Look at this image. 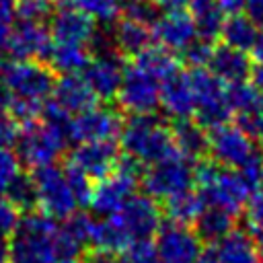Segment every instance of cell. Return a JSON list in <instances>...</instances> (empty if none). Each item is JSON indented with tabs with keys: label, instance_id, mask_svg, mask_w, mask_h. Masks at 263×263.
Listing matches in <instances>:
<instances>
[{
	"label": "cell",
	"instance_id": "13",
	"mask_svg": "<svg viewBox=\"0 0 263 263\" xmlns=\"http://www.w3.org/2000/svg\"><path fill=\"white\" fill-rule=\"evenodd\" d=\"M97 23L84 14L72 0H58L55 8L49 16V33L55 43H74V45H90Z\"/></svg>",
	"mask_w": 263,
	"mask_h": 263
},
{
	"label": "cell",
	"instance_id": "25",
	"mask_svg": "<svg viewBox=\"0 0 263 263\" xmlns=\"http://www.w3.org/2000/svg\"><path fill=\"white\" fill-rule=\"evenodd\" d=\"M214 253L218 263H261L257 240L240 228H234L228 236H224L214 247Z\"/></svg>",
	"mask_w": 263,
	"mask_h": 263
},
{
	"label": "cell",
	"instance_id": "22",
	"mask_svg": "<svg viewBox=\"0 0 263 263\" xmlns=\"http://www.w3.org/2000/svg\"><path fill=\"white\" fill-rule=\"evenodd\" d=\"M208 70L214 76H218L224 84H234V82L249 80V76L253 72V60H251L249 51H240L236 47L220 43L212 51Z\"/></svg>",
	"mask_w": 263,
	"mask_h": 263
},
{
	"label": "cell",
	"instance_id": "4",
	"mask_svg": "<svg viewBox=\"0 0 263 263\" xmlns=\"http://www.w3.org/2000/svg\"><path fill=\"white\" fill-rule=\"evenodd\" d=\"M142 166L144 164H140L138 160L121 154L115 171L92 187V195L88 203L92 214L99 218L117 216L123 210V205L129 201V197L136 193L138 183L142 181L144 175Z\"/></svg>",
	"mask_w": 263,
	"mask_h": 263
},
{
	"label": "cell",
	"instance_id": "19",
	"mask_svg": "<svg viewBox=\"0 0 263 263\" xmlns=\"http://www.w3.org/2000/svg\"><path fill=\"white\" fill-rule=\"evenodd\" d=\"M152 33L154 39L173 53H181L193 39H197V29L187 8L160 12L152 25Z\"/></svg>",
	"mask_w": 263,
	"mask_h": 263
},
{
	"label": "cell",
	"instance_id": "41",
	"mask_svg": "<svg viewBox=\"0 0 263 263\" xmlns=\"http://www.w3.org/2000/svg\"><path fill=\"white\" fill-rule=\"evenodd\" d=\"M245 218H247V232L263 245V193H253L247 208H245Z\"/></svg>",
	"mask_w": 263,
	"mask_h": 263
},
{
	"label": "cell",
	"instance_id": "26",
	"mask_svg": "<svg viewBox=\"0 0 263 263\" xmlns=\"http://www.w3.org/2000/svg\"><path fill=\"white\" fill-rule=\"evenodd\" d=\"M175 150L191 160H201L208 156V129L195 119H179L171 125Z\"/></svg>",
	"mask_w": 263,
	"mask_h": 263
},
{
	"label": "cell",
	"instance_id": "29",
	"mask_svg": "<svg viewBox=\"0 0 263 263\" xmlns=\"http://www.w3.org/2000/svg\"><path fill=\"white\" fill-rule=\"evenodd\" d=\"M189 14L195 23L197 37L216 41L220 39L224 21H226V10L222 8L220 0H191L189 2Z\"/></svg>",
	"mask_w": 263,
	"mask_h": 263
},
{
	"label": "cell",
	"instance_id": "12",
	"mask_svg": "<svg viewBox=\"0 0 263 263\" xmlns=\"http://www.w3.org/2000/svg\"><path fill=\"white\" fill-rule=\"evenodd\" d=\"M121 125H123V119L117 109L107 105H95L72 117L68 138L70 142H76V144L105 142V140L117 138L121 132Z\"/></svg>",
	"mask_w": 263,
	"mask_h": 263
},
{
	"label": "cell",
	"instance_id": "28",
	"mask_svg": "<svg viewBox=\"0 0 263 263\" xmlns=\"http://www.w3.org/2000/svg\"><path fill=\"white\" fill-rule=\"evenodd\" d=\"M132 240L127 230L123 228L119 216H109V218H97L92 220V230H90V247L95 251H105V253H115L119 255Z\"/></svg>",
	"mask_w": 263,
	"mask_h": 263
},
{
	"label": "cell",
	"instance_id": "46",
	"mask_svg": "<svg viewBox=\"0 0 263 263\" xmlns=\"http://www.w3.org/2000/svg\"><path fill=\"white\" fill-rule=\"evenodd\" d=\"M18 134V125L12 121L8 113H0V148H10L14 146Z\"/></svg>",
	"mask_w": 263,
	"mask_h": 263
},
{
	"label": "cell",
	"instance_id": "15",
	"mask_svg": "<svg viewBox=\"0 0 263 263\" xmlns=\"http://www.w3.org/2000/svg\"><path fill=\"white\" fill-rule=\"evenodd\" d=\"M51 45L53 39L45 23L16 21L4 49L8 51L10 60H37L45 64Z\"/></svg>",
	"mask_w": 263,
	"mask_h": 263
},
{
	"label": "cell",
	"instance_id": "8",
	"mask_svg": "<svg viewBox=\"0 0 263 263\" xmlns=\"http://www.w3.org/2000/svg\"><path fill=\"white\" fill-rule=\"evenodd\" d=\"M189 78L195 95V121L205 129H214L222 123H228L232 111L228 107L224 82L214 76L208 68H191Z\"/></svg>",
	"mask_w": 263,
	"mask_h": 263
},
{
	"label": "cell",
	"instance_id": "44",
	"mask_svg": "<svg viewBox=\"0 0 263 263\" xmlns=\"http://www.w3.org/2000/svg\"><path fill=\"white\" fill-rule=\"evenodd\" d=\"M18 175H21V160L16 158L14 150L0 148V195L8 191V187Z\"/></svg>",
	"mask_w": 263,
	"mask_h": 263
},
{
	"label": "cell",
	"instance_id": "30",
	"mask_svg": "<svg viewBox=\"0 0 263 263\" xmlns=\"http://www.w3.org/2000/svg\"><path fill=\"white\" fill-rule=\"evenodd\" d=\"M234 224H236V216H232L230 212L214 208V205H205V210L195 220L193 230L201 242L218 245L224 236H228L236 228Z\"/></svg>",
	"mask_w": 263,
	"mask_h": 263
},
{
	"label": "cell",
	"instance_id": "33",
	"mask_svg": "<svg viewBox=\"0 0 263 263\" xmlns=\"http://www.w3.org/2000/svg\"><path fill=\"white\" fill-rule=\"evenodd\" d=\"M136 64L140 68H144L148 74H152L160 82L179 72V60H177V55L173 51L164 49L162 45H150L146 51H142L136 58Z\"/></svg>",
	"mask_w": 263,
	"mask_h": 263
},
{
	"label": "cell",
	"instance_id": "39",
	"mask_svg": "<svg viewBox=\"0 0 263 263\" xmlns=\"http://www.w3.org/2000/svg\"><path fill=\"white\" fill-rule=\"evenodd\" d=\"M64 175L68 179V185L78 201V205H88L90 203V195H92V179H88L78 166H74L70 160L64 166Z\"/></svg>",
	"mask_w": 263,
	"mask_h": 263
},
{
	"label": "cell",
	"instance_id": "9",
	"mask_svg": "<svg viewBox=\"0 0 263 263\" xmlns=\"http://www.w3.org/2000/svg\"><path fill=\"white\" fill-rule=\"evenodd\" d=\"M31 179L37 191V208L41 214L53 220H66L74 212H78V201L68 185L64 168L55 164L37 166L31 171Z\"/></svg>",
	"mask_w": 263,
	"mask_h": 263
},
{
	"label": "cell",
	"instance_id": "43",
	"mask_svg": "<svg viewBox=\"0 0 263 263\" xmlns=\"http://www.w3.org/2000/svg\"><path fill=\"white\" fill-rule=\"evenodd\" d=\"M72 117H74V115H70V113H68L64 107H60L53 99H47V101L43 103L41 121H43L45 125H49V127H53V129L66 134V136H68V132H70V121H72ZM68 140H70V138H68Z\"/></svg>",
	"mask_w": 263,
	"mask_h": 263
},
{
	"label": "cell",
	"instance_id": "7",
	"mask_svg": "<svg viewBox=\"0 0 263 263\" xmlns=\"http://www.w3.org/2000/svg\"><path fill=\"white\" fill-rule=\"evenodd\" d=\"M0 78L16 99H31L45 103L53 92L55 74L51 68L37 60H10L2 64Z\"/></svg>",
	"mask_w": 263,
	"mask_h": 263
},
{
	"label": "cell",
	"instance_id": "32",
	"mask_svg": "<svg viewBox=\"0 0 263 263\" xmlns=\"http://www.w3.org/2000/svg\"><path fill=\"white\" fill-rule=\"evenodd\" d=\"M257 37H259V27L245 12L228 14L220 33V39L224 45L236 47L240 51H251Z\"/></svg>",
	"mask_w": 263,
	"mask_h": 263
},
{
	"label": "cell",
	"instance_id": "47",
	"mask_svg": "<svg viewBox=\"0 0 263 263\" xmlns=\"http://www.w3.org/2000/svg\"><path fill=\"white\" fill-rule=\"evenodd\" d=\"M242 12L257 27H263V0H245L242 2Z\"/></svg>",
	"mask_w": 263,
	"mask_h": 263
},
{
	"label": "cell",
	"instance_id": "14",
	"mask_svg": "<svg viewBox=\"0 0 263 263\" xmlns=\"http://www.w3.org/2000/svg\"><path fill=\"white\" fill-rule=\"evenodd\" d=\"M160 263H195L201 255V240L191 226L177 222H162L154 236Z\"/></svg>",
	"mask_w": 263,
	"mask_h": 263
},
{
	"label": "cell",
	"instance_id": "23",
	"mask_svg": "<svg viewBox=\"0 0 263 263\" xmlns=\"http://www.w3.org/2000/svg\"><path fill=\"white\" fill-rule=\"evenodd\" d=\"M261 97L263 95L251 84V80H242V82H234L226 86L228 107L232 115H236L234 123H238L249 136H253V129H255V119L259 113Z\"/></svg>",
	"mask_w": 263,
	"mask_h": 263
},
{
	"label": "cell",
	"instance_id": "27",
	"mask_svg": "<svg viewBox=\"0 0 263 263\" xmlns=\"http://www.w3.org/2000/svg\"><path fill=\"white\" fill-rule=\"evenodd\" d=\"M92 60L90 47L86 45H74V43H55L51 45L45 64L51 68L53 74H82Z\"/></svg>",
	"mask_w": 263,
	"mask_h": 263
},
{
	"label": "cell",
	"instance_id": "3",
	"mask_svg": "<svg viewBox=\"0 0 263 263\" xmlns=\"http://www.w3.org/2000/svg\"><path fill=\"white\" fill-rule=\"evenodd\" d=\"M195 187L201 193L205 205L226 210L232 216H238L253 195L238 171L218 166L205 158L195 162Z\"/></svg>",
	"mask_w": 263,
	"mask_h": 263
},
{
	"label": "cell",
	"instance_id": "53",
	"mask_svg": "<svg viewBox=\"0 0 263 263\" xmlns=\"http://www.w3.org/2000/svg\"><path fill=\"white\" fill-rule=\"evenodd\" d=\"M249 80H251V84L263 95V66H255V64H253V72H251Z\"/></svg>",
	"mask_w": 263,
	"mask_h": 263
},
{
	"label": "cell",
	"instance_id": "36",
	"mask_svg": "<svg viewBox=\"0 0 263 263\" xmlns=\"http://www.w3.org/2000/svg\"><path fill=\"white\" fill-rule=\"evenodd\" d=\"M119 10L123 18H132L150 27L160 16V8L154 0H119Z\"/></svg>",
	"mask_w": 263,
	"mask_h": 263
},
{
	"label": "cell",
	"instance_id": "2",
	"mask_svg": "<svg viewBox=\"0 0 263 263\" xmlns=\"http://www.w3.org/2000/svg\"><path fill=\"white\" fill-rule=\"evenodd\" d=\"M58 234V220L41 212H27L8 240V263H53Z\"/></svg>",
	"mask_w": 263,
	"mask_h": 263
},
{
	"label": "cell",
	"instance_id": "54",
	"mask_svg": "<svg viewBox=\"0 0 263 263\" xmlns=\"http://www.w3.org/2000/svg\"><path fill=\"white\" fill-rule=\"evenodd\" d=\"M195 263H218V261H216V253H214V249H205V251H201V255L197 257Z\"/></svg>",
	"mask_w": 263,
	"mask_h": 263
},
{
	"label": "cell",
	"instance_id": "24",
	"mask_svg": "<svg viewBox=\"0 0 263 263\" xmlns=\"http://www.w3.org/2000/svg\"><path fill=\"white\" fill-rule=\"evenodd\" d=\"M111 37L115 43V49L121 55H129V58H138L142 51H146L152 45L154 33L150 29V25L132 21V18H119L113 29H111Z\"/></svg>",
	"mask_w": 263,
	"mask_h": 263
},
{
	"label": "cell",
	"instance_id": "11",
	"mask_svg": "<svg viewBox=\"0 0 263 263\" xmlns=\"http://www.w3.org/2000/svg\"><path fill=\"white\" fill-rule=\"evenodd\" d=\"M160 80H156L134 62L132 66H125L123 80L115 99L119 107L129 115L154 113L156 107H160Z\"/></svg>",
	"mask_w": 263,
	"mask_h": 263
},
{
	"label": "cell",
	"instance_id": "52",
	"mask_svg": "<svg viewBox=\"0 0 263 263\" xmlns=\"http://www.w3.org/2000/svg\"><path fill=\"white\" fill-rule=\"evenodd\" d=\"M253 138L263 146V97H261V105H259V113L255 119V129H253Z\"/></svg>",
	"mask_w": 263,
	"mask_h": 263
},
{
	"label": "cell",
	"instance_id": "59",
	"mask_svg": "<svg viewBox=\"0 0 263 263\" xmlns=\"http://www.w3.org/2000/svg\"><path fill=\"white\" fill-rule=\"evenodd\" d=\"M261 187H263V183H261Z\"/></svg>",
	"mask_w": 263,
	"mask_h": 263
},
{
	"label": "cell",
	"instance_id": "57",
	"mask_svg": "<svg viewBox=\"0 0 263 263\" xmlns=\"http://www.w3.org/2000/svg\"><path fill=\"white\" fill-rule=\"evenodd\" d=\"M2 64H4V62H2V55H0V70H2Z\"/></svg>",
	"mask_w": 263,
	"mask_h": 263
},
{
	"label": "cell",
	"instance_id": "38",
	"mask_svg": "<svg viewBox=\"0 0 263 263\" xmlns=\"http://www.w3.org/2000/svg\"><path fill=\"white\" fill-rule=\"evenodd\" d=\"M119 263H160L154 240L140 238V240L129 242L119 253Z\"/></svg>",
	"mask_w": 263,
	"mask_h": 263
},
{
	"label": "cell",
	"instance_id": "55",
	"mask_svg": "<svg viewBox=\"0 0 263 263\" xmlns=\"http://www.w3.org/2000/svg\"><path fill=\"white\" fill-rule=\"evenodd\" d=\"M8 238L0 236V263H8Z\"/></svg>",
	"mask_w": 263,
	"mask_h": 263
},
{
	"label": "cell",
	"instance_id": "49",
	"mask_svg": "<svg viewBox=\"0 0 263 263\" xmlns=\"http://www.w3.org/2000/svg\"><path fill=\"white\" fill-rule=\"evenodd\" d=\"M249 55H251L255 66H263V31H259V37H257L253 49L249 51Z\"/></svg>",
	"mask_w": 263,
	"mask_h": 263
},
{
	"label": "cell",
	"instance_id": "56",
	"mask_svg": "<svg viewBox=\"0 0 263 263\" xmlns=\"http://www.w3.org/2000/svg\"><path fill=\"white\" fill-rule=\"evenodd\" d=\"M0 10H10V12H14V0H0Z\"/></svg>",
	"mask_w": 263,
	"mask_h": 263
},
{
	"label": "cell",
	"instance_id": "35",
	"mask_svg": "<svg viewBox=\"0 0 263 263\" xmlns=\"http://www.w3.org/2000/svg\"><path fill=\"white\" fill-rule=\"evenodd\" d=\"M21 212H31L37 205V191H35V183L31 179V175L21 173L12 185L8 187V191L4 193Z\"/></svg>",
	"mask_w": 263,
	"mask_h": 263
},
{
	"label": "cell",
	"instance_id": "20",
	"mask_svg": "<svg viewBox=\"0 0 263 263\" xmlns=\"http://www.w3.org/2000/svg\"><path fill=\"white\" fill-rule=\"evenodd\" d=\"M160 107L166 117L179 121L189 119L195 113V95L189 72H177L160 84Z\"/></svg>",
	"mask_w": 263,
	"mask_h": 263
},
{
	"label": "cell",
	"instance_id": "42",
	"mask_svg": "<svg viewBox=\"0 0 263 263\" xmlns=\"http://www.w3.org/2000/svg\"><path fill=\"white\" fill-rule=\"evenodd\" d=\"M214 47H216L214 41H208V39L197 37V39H193V41L181 51V58H183L191 68H208Z\"/></svg>",
	"mask_w": 263,
	"mask_h": 263
},
{
	"label": "cell",
	"instance_id": "31",
	"mask_svg": "<svg viewBox=\"0 0 263 263\" xmlns=\"http://www.w3.org/2000/svg\"><path fill=\"white\" fill-rule=\"evenodd\" d=\"M203 210H205V201L197 189L175 193L162 201V214L171 222H177L183 226H193Z\"/></svg>",
	"mask_w": 263,
	"mask_h": 263
},
{
	"label": "cell",
	"instance_id": "58",
	"mask_svg": "<svg viewBox=\"0 0 263 263\" xmlns=\"http://www.w3.org/2000/svg\"><path fill=\"white\" fill-rule=\"evenodd\" d=\"M261 263H263V255H261Z\"/></svg>",
	"mask_w": 263,
	"mask_h": 263
},
{
	"label": "cell",
	"instance_id": "37",
	"mask_svg": "<svg viewBox=\"0 0 263 263\" xmlns=\"http://www.w3.org/2000/svg\"><path fill=\"white\" fill-rule=\"evenodd\" d=\"M55 0H14V18L43 23L51 16Z\"/></svg>",
	"mask_w": 263,
	"mask_h": 263
},
{
	"label": "cell",
	"instance_id": "40",
	"mask_svg": "<svg viewBox=\"0 0 263 263\" xmlns=\"http://www.w3.org/2000/svg\"><path fill=\"white\" fill-rule=\"evenodd\" d=\"M41 111H43V103L41 101H31V99H12L8 115L12 117V121L16 125H29L41 119Z\"/></svg>",
	"mask_w": 263,
	"mask_h": 263
},
{
	"label": "cell",
	"instance_id": "21",
	"mask_svg": "<svg viewBox=\"0 0 263 263\" xmlns=\"http://www.w3.org/2000/svg\"><path fill=\"white\" fill-rule=\"evenodd\" d=\"M51 99L64 107L70 115H78L97 105V95L90 88L84 74H64L55 78Z\"/></svg>",
	"mask_w": 263,
	"mask_h": 263
},
{
	"label": "cell",
	"instance_id": "48",
	"mask_svg": "<svg viewBox=\"0 0 263 263\" xmlns=\"http://www.w3.org/2000/svg\"><path fill=\"white\" fill-rule=\"evenodd\" d=\"M12 27H14V12L0 10V47H6V41L10 37Z\"/></svg>",
	"mask_w": 263,
	"mask_h": 263
},
{
	"label": "cell",
	"instance_id": "6",
	"mask_svg": "<svg viewBox=\"0 0 263 263\" xmlns=\"http://www.w3.org/2000/svg\"><path fill=\"white\" fill-rule=\"evenodd\" d=\"M193 185H195V160L179 154L177 150L171 156L150 164L142 175L144 193L162 201L175 193L193 189Z\"/></svg>",
	"mask_w": 263,
	"mask_h": 263
},
{
	"label": "cell",
	"instance_id": "34",
	"mask_svg": "<svg viewBox=\"0 0 263 263\" xmlns=\"http://www.w3.org/2000/svg\"><path fill=\"white\" fill-rule=\"evenodd\" d=\"M72 4L103 27H111L121 18L119 0H72Z\"/></svg>",
	"mask_w": 263,
	"mask_h": 263
},
{
	"label": "cell",
	"instance_id": "18",
	"mask_svg": "<svg viewBox=\"0 0 263 263\" xmlns=\"http://www.w3.org/2000/svg\"><path fill=\"white\" fill-rule=\"evenodd\" d=\"M123 72H125L123 55L119 51H107V53H95L82 74L88 80L90 88L95 90L97 99L111 101L117 97V90L123 80Z\"/></svg>",
	"mask_w": 263,
	"mask_h": 263
},
{
	"label": "cell",
	"instance_id": "1",
	"mask_svg": "<svg viewBox=\"0 0 263 263\" xmlns=\"http://www.w3.org/2000/svg\"><path fill=\"white\" fill-rule=\"evenodd\" d=\"M117 138L121 154L138 160L140 164L150 166L175 152L171 125L154 113L129 115L127 119H123Z\"/></svg>",
	"mask_w": 263,
	"mask_h": 263
},
{
	"label": "cell",
	"instance_id": "50",
	"mask_svg": "<svg viewBox=\"0 0 263 263\" xmlns=\"http://www.w3.org/2000/svg\"><path fill=\"white\" fill-rule=\"evenodd\" d=\"M12 92L8 90V86L4 84V80L0 78V113H8L10 103H12Z\"/></svg>",
	"mask_w": 263,
	"mask_h": 263
},
{
	"label": "cell",
	"instance_id": "10",
	"mask_svg": "<svg viewBox=\"0 0 263 263\" xmlns=\"http://www.w3.org/2000/svg\"><path fill=\"white\" fill-rule=\"evenodd\" d=\"M259 146L238 123H222L208 132V156L212 162L224 168H240Z\"/></svg>",
	"mask_w": 263,
	"mask_h": 263
},
{
	"label": "cell",
	"instance_id": "51",
	"mask_svg": "<svg viewBox=\"0 0 263 263\" xmlns=\"http://www.w3.org/2000/svg\"><path fill=\"white\" fill-rule=\"evenodd\" d=\"M156 6L164 12V10H179V8H187L191 0H154Z\"/></svg>",
	"mask_w": 263,
	"mask_h": 263
},
{
	"label": "cell",
	"instance_id": "5",
	"mask_svg": "<svg viewBox=\"0 0 263 263\" xmlns=\"http://www.w3.org/2000/svg\"><path fill=\"white\" fill-rule=\"evenodd\" d=\"M68 136L45 125L41 119L29 125L18 127L16 140H14V154L21 160V164L29 168L55 164V160L64 154L68 146Z\"/></svg>",
	"mask_w": 263,
	"mask_h": 263
},
{
	"label": "cell",
	"instance_id": "17",
	"mask_svg": "<svg viewBox=\"0 0 263 263\" xmlns=\"http://www.w3.org/2000/svg\"><path fill=\"white\" fill-rule=\"evenodd\" d=\"M119 158H121V148L113 140L76 144V148L70 154V162L78 166L92 181H101L109 177L115 171Z\"/></svg>",
	"mask_w": 263,
	"mask_h": 263
},
{
	"label": "cell",
	"instance_id": "16",
	"mask_svg": "<svg viewBox=\"0 0 263 263\" xmlns=\"http://www.w3.org/2000/svg\"><path fill=\"white\" fill-rule=\"evenodd\" d=\"M117 216L132 240L152 238L162 226V205L148 193H134Z\"/></svg>",
	"mask_w": 263,
	"mask_h": 263
},
{
	"label": "cell",
	"instance_id": "45",
	"mask_svg": "<svg viewBox=\"0 0 263 263\" xmlns=\"http://www.w3.org/2000/svg\"><path fill=\"white\" fill-rule=\"evenodd\" d=\"M21 210L6 195H0V236H12L21 224Z\"/></svg>",
	"mask_w": 263,
	"mask_h": 263
}]
</instances>
